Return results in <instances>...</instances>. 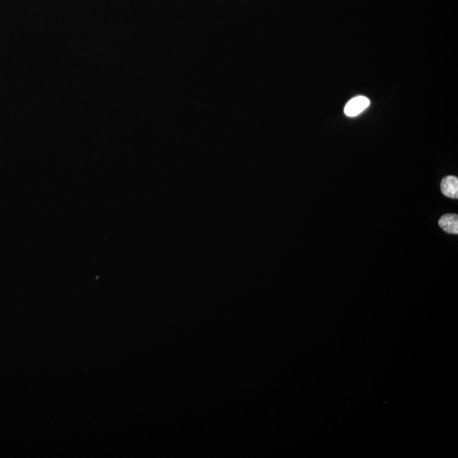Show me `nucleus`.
<instances>
[{"instance_id":"obj_1","label":"nucleus","mask_w":458,"mask_h":458,"mask_svg":"<svg viewBox=\"0 0 458 458\" xmlns=\"http://www.w3.org/2000/svg\"><path fill=\"white\" fill-rule=\"evenodd\" d=\"M370 105V101L364 97H357L349 101L345 107V114L354 118L361 113Z\"/></svg>"},{"instance_id":"obj_2","label":"nucleus","mask_w":458,"mask_h":458,"mask_svg":"<svg viewBox=\"0 0 458 458\" xmlns=\"http://www.w3.org/2000/svg\"><path fill=\"white\" fill-rule=\"evenodd\" d=\"M440 188L441 192L445 197L452 199L458 198V179L457 177L448 176L443 178Z\"/></svg>"},{"instance_id":"obj_3","label":"nucleus","mask_w":458,"mask_h":458,"mask_svg":"<svg viewBox=\"0 0 458 458\" xmlns=\"http://www.w3.org/2000/svg\"><path fill=\"white\" fill-rule=\"evenodd\" d=\"M439 225L448 234H458V216L456 214H447L441 216Z\"/></svg>"}]
</instances>
